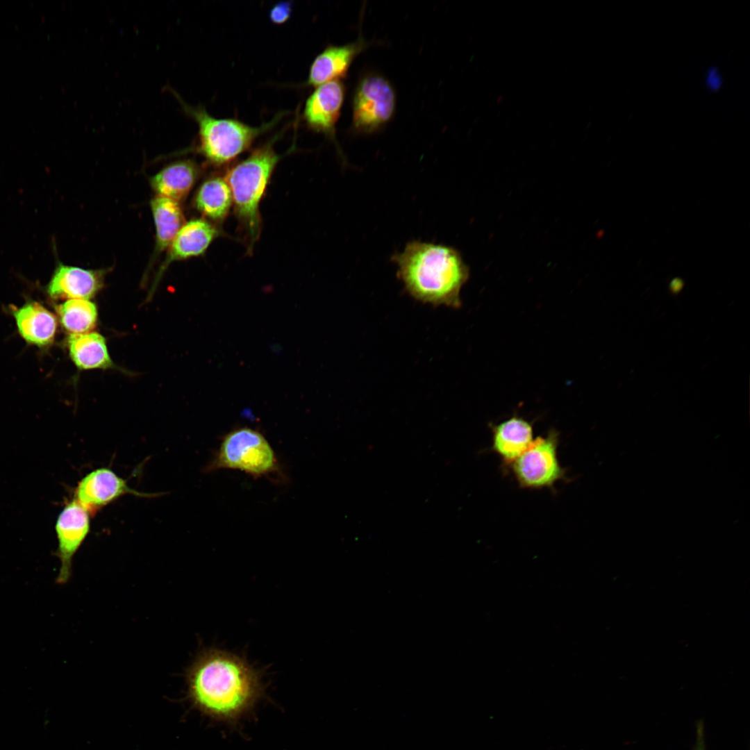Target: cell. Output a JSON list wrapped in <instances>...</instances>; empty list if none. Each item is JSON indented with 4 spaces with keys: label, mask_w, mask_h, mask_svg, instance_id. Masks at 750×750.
<instances>
[{
    "label": "cell",
    "mask_w": 750,
    "mask_h": 750,
    "mask_svg": "<svg viewBox=\"0 0 750 750\" xmlns=\"http://www.w3.org/2000/svg\"><path fill=\"white\" fill-rule=\"evenodd\" d=\"M189 697L206 716L235 724L263 694L260 674L244 658L217 649L203 650L186 672Z\"/></svg>",
    "instance_id": "obj_1"
},
{
    "label": "cell",
    "mask_w": 750,
    "mask_h": 750,
    "mask_svg": "<svg viewBox=\"0 0 750 750\" xmlns=\"http://www.w3.org/2000/svg\"><path fill=\"white\" fill-rule=\"evenodd\" d=\"M18 331L28 343L45 346L54 340L57 322L53 313L38 303L31 302L13 310Z\"/></svg>",
    "instance_id": "obj_16"
},
{
    "label": "cell",
    "mask_w": 750,
    "mask_h": 750,
    "mask_svg": "<svg viewBox=\"0 0 750 750\" xmlns=\"http://www.w3.org/2000/svg\"><path fill=\"white\" fill-rule=\"evenodd\" d=\"M67 347L72 361L81 369H105L112 367L106 339L99 333L69 335Z\"/></svg>",
    "instance_id": "obj_18"
},
{
    "label": "cell",
    "mask_w": 750,
    "mask_h": 750,
    "mask_svg": "<svg viewBox=\"0 0 750 750\" xmlns=\"http://www.w3.org/2000/svg\"><path fill=\"white\" fill-rule=\"evenodd\" d=\"M367 47L363 38L341 45H330L313 60L306 82V85L317 87L345 77L355 58Z\"/></svg>",
    "instance_id": "obj_13"
},
{
    "label": "cell",
    "mask_w": 750,
    "mask_h": 750,
    "mask_svg": "<svg viewBox=\"0 0 750 750\" xmlns=\"http://www.w3.org/2000/svg\"><path fill=\"white\" fill-rule=\"evenodd\" d=\"M238 470L258 478L282 474L272 445L260 431L250 427L235 428L226 434L206 467V472Z\"/></svg>",
    "instance_id": "obj_5"
},
{
    "label": "cell",
    "mask_w": 750,
    "mask_h": 750,
    "mask_svg": "<svg viewBox=\"0 0 750 750\" xmlns=\"http://www.w3.org/2000/svg\"><path fill=\"white\" fill-rule=\"evenodd\" d=\"M90 518L89 512L74 499L67 503L58 516V548L55 553L60 563L56 581L58 584H65L72 576L73 558L90 532Z\"/></svg>",
    "instance_id": "obj_8"
},
{
    "label": "cell",
    "mask_w": 750,
    "mask_h": 750,
    "mask_svg": "<svg viewBox=\"0 0 750 750\" xmlns=\"http://www.w3.org/2000/svg\"><path fill=\"white\" fill-rule=\"evenodd\" d=\"M233 205L230 188L220 176L206 178L199 186L194 198L195 208L208 221L222 223Z\"/></svg>",
    "instance_id": "obj_17"
},
{
    "label": "cell",
    "mask_w": 750,
    "mask_h": 750,
    "mask_svg": "<svg viewBox=\"0 0 750 750\" xmlns=\"http://www.w3.org/2000/svg\"><path fill=\"white\" fill-rule=\"evenodd\" d=\"M396 94L388 79L378 74L366 76L357 85L353 98L352 125L360 133H372L392 118Z\"/></svg>",
    "instance_id": "obj_7"
},
{
    "label": "cell",
    "mask_w": 750,
    "mask_h": 750,
    "mask_svg": "<svg viewBox=\"0 0 750 750\" xmlns=\"http://www.w3.org/2000/svg\"><path fill=\"white\" fill-rule=\"evenodd\" d=\"M172 92L183 110L198 125L197 151L210 164L219 167L227 165L247 150L255 140L270 129L281 118L260 126H251L230 118H216L201 106L194 107L183 101L174 91Z\"/></svg>",
    "instance_id": "obj_4"
},
{
    "label": "cell",
    "mask_w": 750,
    "mask_h": 750,
    "mask_svg": "<svg viewBox=\"0 0 750 750\" xmlns=\"http://www.w3.org/2000/svg\"><path fill=\"white\" fill-rule=\"evenodd\" d=\"M127 494L140 497L156 496L133 490L112 470L101 467L90 472L78 482L74 499L92 517L103 507Z\"/></svg>",
    "instance_id": "obj_9"
},
{
    "label": "cell",
    "mask_w": 750,
    "mask_h": 750,
    "mask_svg": "<svg viewBox=\"0 0 750 750\" xmlns=\"http://www.w3.org/2000/svg\"><path fill=\"white\" fill-rule=\"evenodd\" d=\"M558 433L551 430L534 439L528 449L510 465L520 488H551L565 478V469L558 458Z\"/></svg>",
    "instance_id": "obj_6"
},
{
    "label": "cell",
    "mask_w": 750,
    "mask_h": 750,
    "mask_svg": "<svg viewBox=\"0 0 750 750\" xmlns=\"http://www.w3.org/2000/svg\"><path fill=\"white\" fill-rule=\"evenodd\" d=\"M392 260L406 290L416 300L453 308L461 306L460 291L469 271L456 249L412 241L395 253Z\"/></svg>",
    "instance_id": "obj_2"
},
{
    "label": "cell",
    "mask_w": 750,
    "mask_h": 750,
    "mask_svg": "<svg viewBox=\"0 0 750 750\" xmlns=\"http://www.w3.org/2000/svg\"><path fill=\"white\" fill-rule=\"evenodd\" d=\"M492 449L506 465H510L531 446L534 440L531 422L512 416L492 426Z\"/></svg>",
    "instance_id": "obj_14"
},
{
    "label": "cell",
    "mask_w": 750,
    "mask_h": 750,
    "mask_svg": "<svg viewBox=\"0 0 750 750\" xmlns=\"http://www.w3.org/2000/svg\"><path fill=\"white\" fill-rule=\"evenodd\" d=\"M683 281L680 278H674L671 281L670 289L673 292L680 291L683 287Z\"/></svg>",
    "instance_id": "obj_24"
},
{
    "label": "cell",
    "mask_w": 750,
    "mask_h": 750,
    "mask_svg": "<svg viewBox=\"0 0 750 750\" xmlns=\"http://www.w3.org/2000/svg\"><path fill=\"white\" fill-rule=\"evenodd\" d=\"M199 167L191 160L172 162L151 178V185L157 196L176 201L187 197L197 183Z\"/></svg>",
    "instance_id": "obj_15"
},
{
    "label": "cell",
    "mask_w": 750,
    "mask_h": 750,
    "mask_svg": "<svg viewBox=\"0 0 750 750\" xmlns=\"http://www.w3.org/2000/svg\"><path fill=\"white\" fill-rule=\"evenodd\" d=\"M62 327L70 333L81 334L92 331L98 320V310L89 299H68L56 307Z\"/></svg>",
    "instance_id": "obj_20"
},
{
    "label": "cell",
    "mask_w": 750,
    "mask_h": 750,
    "mask_svg": "<svg viewBox=\"0 0 750 750\" xmlns=\"http://www.w3.org/2000/svg\"><path fill=\"white\" fill-rule=\"evenodd\" d=\"M150 205L156 228L155 256L168 249L185 219L178 201L156 196Z\"/></svg>",
    "instance_id": "obj_19"
},
{
    "label": "cell",
    "mask_w": 750,
    "mask_h": 750,
    "mask_svg": "<svg viewBox=\"0 0 750 750\" xmlns=\"http://www.w3.org/2000/svg\"><path fill=\"white\" fill-rule=\"evenodd\" d=\"M221 233L217 226L206 219H193L185 222L168 247L167 256L153 283L150 296L172 262L203 254Z\"/></svg>",
    "instance_id": "obj_11"
},
{
    "label": "cell",
    "mask_w": 750,
    "mask_h": 750,
    "mask_svg": "<svg viewBox=\"0 0 750 750\" xmlns=\"http://www.w3.org/2000/svg\"><path fill=\"white\" fill-rule=\"evenodd\" d=\"M105 271L60 264L47 287L54 299H90L103 288Z\"/></svg>",
    "instance_id": "obj_12"
},
{
    "label": "cell",
    "mask_w": 750,
    "mask_h": 750,
    "mask_svg": "<svg viewBox=\"0 0 750 750\" xmlns=\"http://www.w3.org/2000/svg\"><path fill=\"white\" fill-rule=\"evenodd\" d=\"M705 82L707 88L712 92H716L720 89L723 83V78L717 68L711 67L708 69Z\"/></svg>",
    "instance_id": "obj_22"
},
{
    "label": "cell",
    "mask_w": 750,
    "mask_h": 750,
    "mask_svg": "<svg viewBox=\"0 0 750 750\" xmlns=\"http://www.w3.org/2000/svg\"><path fill=\"white\" fill-rule=\"evenodd\" d=\"M292 12V2L290 1H281L272 7L269 12V17L273 24L281 25L289 19Z\"/></svg>",
    "instance_id": "obj_21"
},
{
    "label": "cell",
    "mask_w": 750,
    "mask_h": 750,
    "mask_svg": "<svg viewBox=\"0 0 750 750\" xmlns=\"http://www.w3.org/2000/svg\"><path fill=\"white\" fill-rule=\"evenodd\" d=\"M345 97L341 81H333L316 87L308 97L303 119L308 128L334 138Z\"/></svg>",
    "instance_id": "obj_10"
},
{
    "label": "cell",
    "mask_w": 750,
    "mask_h": 750,
    "mask_svg": "<svg viewBox=\"0 0 750 750\" xmlns=\"http://www.w3.org/2000/svg\"><path fill=\"white\" fill-rule=\"evenodd\" d=\"M694 750H706L703 735V726L701 723H699V726L697 727V739Z\"/></svg>",
    "instance_id": "obj_23"
},
{
    "label": "cell",
    "mask_w": 750,
    "mask_h": 750,
    "mask_svg": "<svg viewBox=\"0 0 750 750\" xmlns=\"http://www.w3.org/2000/svg\"><path fill=\"white\" fill-rule=\"evenodd\" d=\"M278 138V135L253 149L227 169L224 176L231 192L239 231L249 254L261 233L260 205L281 158L274 149Z\"/></svg>",
    "instance_id": "obj_3"
}]
</instances>
